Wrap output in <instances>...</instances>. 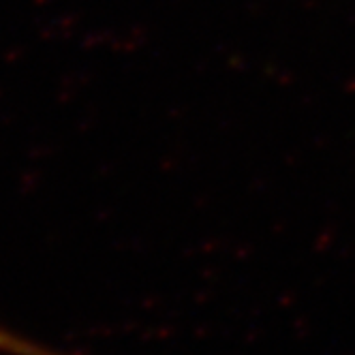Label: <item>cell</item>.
<instances>
[{
	"label": "cell",
	"instance_id": "cell-1",
	"mask_svg": "<svg viewBox=\"0 0 355 355\" xmlns=\"http://www.w3.org/2000/svg\"><path fill=\"white\" fill-rule=\"evenodd\" d=\"M0 353H5V355H73L54 347H47L35 338L21 336L19 332H13V329L5 325H0Z\"/></svg>",
	"mask_w": 355,
	"mask_h": 355
}]
</instances>
